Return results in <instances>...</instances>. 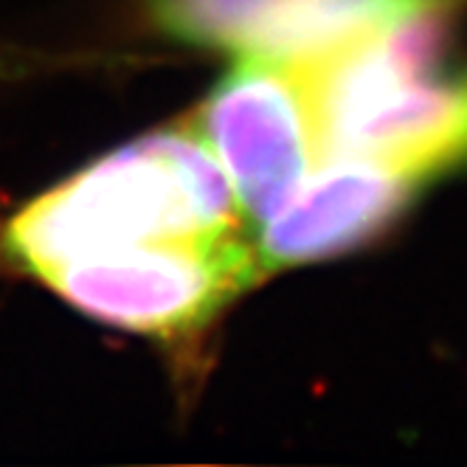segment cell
<instances>
[{
  "label": "cell",
  "mask_w": 467,
  "mask_h": 467,
  "mask_svg": "<svg viewBox=\"0 0 467 467\" xmlns=\"http://www.w3.org/2000/svg\"><path fill=\"white\" fill-rule=\"evenodd\" d=\"M265 265L245 231L88 254L40 276L65 302L110 327L161 341L203 332Z\"/></svg>",
  "instance_id": "cell-3"
},
{
  "label": "cell",
  "mask_w": 467,
  "mask_h": 467,
  "mask_svg": "<svg viewBox=\"0 0 467 467\" xmlns=\"http://www.w3.org/2000/svg\"><path fill=\"white\" fill-rule=\"evenodd\" d=\"M448 20V0H433L336 54L296 65L321 163L366 161L420 183L467 158V82L437 79Z\"/></svg>",
  "instance_id": "cell-2"
},
{
  "label": "cell",
  "mask_w": 467,
  "mask_h": 467,
  "mask_svg": "<svg viewBox=\"0 0 467 467\" xmlns=\"http://www.w3.org/2000/svg\"><path fill=\"white\" fill-rule=\"evenodd\" d=\"M433 0H150L172 37L240 57L307 65Z\"/></svg>",
  "instance_id": "cell-5"
},
{
  "label": "cell",
  "mask_w": 467,
  "mask_h": 467,
  "mask_svg": "<svg viewBox=\"0 0 467 467\" xmlns=\"http://www.w3.org/2000/svg\"><path fill=\"white\" fill-rule=\"evenodd\" d=\"M192 119L248 223L271 220L321 163L302 71L243 57Z\"/></svg>",
  "instance_id": "cell-4"
},
{
  "label": "cell",
  "mask_w": 467,
  "mask_h": 467,
  "mask_svg": "<svg viewBox=\"0 0 467 467\" xmlns=\"http://www.w3.org/2000/svg\"><path fill=\"white\" fill-rule=\"evenodd\" d=\"M417 181L366 161H324L265 220L256 251L265 271L307 265L366 243L406 206Z\"/></svg>",
  "instance_id": "cell-6"
},
{
  "label": "cell",
  "mask_w": 467,
  "mask_h": 467,
  "mask_svg": "<svg viewBox=\"0 0 467 467\" xmlns=\"http://www.w3.org/2000/svg\"><path fill=\"white\" fill-rule=\"evenodd\" d=\"M245 223L220 161L189 121L93 161L28 200L0 228V256L40 279L88 254L223 237L245 231Z\"/></svg>",
  "instance_id": "cell-1"
}]
</instances>
